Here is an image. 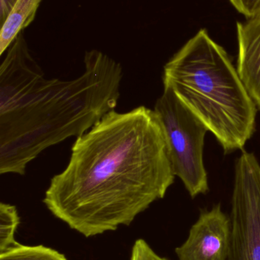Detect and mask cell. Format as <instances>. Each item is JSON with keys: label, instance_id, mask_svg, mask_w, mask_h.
Instances as JSON below:
<instances>
[{"label": "cell", "instance_id": "6", "mask_svg": "<svg viewBox=\"0 0 260 260\" xmlns=\"http://www.w3.org/2000/svg\"><path fill=\"white\" fill-rule=\"evenodd\" d=\"M230 244V218L216 205L201 212L175 252L179 260H227Z\"/></svg>", "mask_w": 260, "mask_h": 260}, {"label": "cell", "instance_id": "5", "mask_svg": "<svg viewBox=\"0 0 260 260\" xmlns=\"http://www.w3.org/2000/svg\"><path fill=\"white\" fill-rule=\"evenodd\" d=\"M227 260H260V165L243 151L235 165Z\"/></svg>", "mask_w": 260, "mask_h": 260}, {"label": "cell", "instance_id": "9", "mask_svg": "<svg viewBox=\"0 0 260 260\" xmlns=\"http://www.w3.org/2000/svg\"><path fill=\"white\" fill-rule=\"evenodd\" d=\"M20 218L16 207L8 203L0 204V253H4L19 243L15 241V235L19 225Z\"/></svg>", "mask_w": 260, "mask_h": 260}, {"label": "cell", "instance_id": "12", "mask_svg": "<svg viewBox=\"0 0 260 260\" xmlns=\"http://www.w3.org/2000/svg\"><path fill=\"white\" fill-rule=\"evenodd\" d=\"M238 12L248 18L260 14V0H229Z\"/></svg>", "mask_w": 260, "mask_h": 260}, {"label": "cell", "instance_id": "1", "mask_svg": "<svg viewBox=\"0 0 260 260\" xmlns=\"http://www.w3.org/2000/svg\"><path fill=\"white\" fill-rule=\"evenodd\" d=\"M175 177L154 110L112 111L76 138L43 202L53 216L91 238L130 225L165 197Z\"/></svg>", "mask_w": 260, "mask_h": 260}, {"label": "cell", "instance_id": "7", "mask_svg": "<svg viewBox=\"0 0 260 260\" xmlns=\"http://www.w3.org/2000/svg\"><path fill=\"white\" fill-rule=\"evenodd\" d=\"M238 72L260 110V14L237 24Z\"/></svg>", "mask_w": 260, "mask_h": 260}, {"label": "cell", "instance_id": "2", "mask_svg": "<svg viewBox=\"0 0 260 260\" xmlns=\"http://www.w3.org/2000/svg\"><path fill=\"white\" fill-rule=\"evenodd\" d=\"M83 62L76 79H46L24 30L18 34L0 67V174L24 175L44 150L79 137L114 111L122 65L97 50L85 52Z\"/></svg>", "mask_w": 260, "mask_h": 260}, {"label": "cell", "instance_id": "10", "mask_svg": "<svg viewBox=\"0 0 260 260\" xmlns=\"http://www.w3.org/2000/svg\"><path fill=\"white\" fill-rule=\"evenodd\" d=\"M0 260H68L57 250L44 245L16 247L0 253Z\"/></svg>", "mask_w": 260, "mask_h": 260}, {"label": "cell", "instance_id": "3", "mask_svg": "<svg viewBox=\"0 0 260 260\" xmlns=\"http://www.w3.org/2000/svg\"><path fill=\"white\" fill-rule=\"evenodd\" d=\"M163 81L225 152L241 149L251 138L257 107L227 52L207 30H200L171 58Z\"/></svg>", "mask_w": 260, "mask_h": 260}, {"label": "cell", "instance_id": "8", "mask_svg": "<svg viewBox=\"0 0 260 260\" xmlns=\"http://www.w3.org/2000/svg\"><path fill=\"white\" fill-rule=\"evenodd\" d=\"M42 0H18L7 19L2 26L0 33V55L9 49L20 32L35 19Z\"/></svg>", "mask_w": 260, "mask_h": 260}, {"label": "cell", "instance_id": "4", "mask_svg": "<svg viewBox=\"0 0 260 260\" xmlns=\"http://www.w3.org/2000/svg\"><path fill=\"white\" fill-rule=\"evenodd\" d=\"M154 111L164 132L176 177L181 179L192 198L206 193L209 183L203 151L209 129L166 85Z\"/></svg>", "mask_w": 260, "mask_h": 260}, {"label": "cell", "instance_id": "13", "mask_svg": "<svg viewBox=\"0 0 260 260\" xmlns=\"http://www.w3.org/2000/svg\"><path fill=\"white\" fill-rule=\"evenodd\" d=\"M18 0H0V24L3 26Z\"/></svg>", "mask_w": 260, "mask_h": 260}, {"label": "cell", "instance_id": "11", "mask_svg": "<svg viewBox=\"0 0 260 260\" xmlns=\"http://www.w3.org/2000/svg\"><path fill=\"white\" fill-rule=\"evenodd\" d=\"M130 260H169L157 254L143 239H137L131 250Z\"/></svg>", "mask_w": 260, "mask_h": 260}]
</instances>
